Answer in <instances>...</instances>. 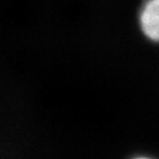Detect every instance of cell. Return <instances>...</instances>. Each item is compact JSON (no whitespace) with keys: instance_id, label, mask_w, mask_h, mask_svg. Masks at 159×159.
<instances>
[{"instance_id":"6da1fadb","label":"cell","mask_w":159,"mask_h":159,"mask_svg":"<svg viewBox=\"0 0 159 159\" xmlns=\"http://www.w3.org/2000/svg\"><path fill=\"white\" fill-rule=\"evenodd\" d=\"M139 26L149 40L159 43V0H145L139 11Z\"/></svg>"},{"instance_id":"7a4b0ae2","label":"cell","mask_w":159,"mask_h":159,"mask_svg":"<svg viewBox=\"0 0 159 159\" xmlns=\"http://www.w3.org/2000/svg\"><path fill=\"white\" fill-rule=\"evenodd\" d=\"M133 159H152V158H148V157H135Z\"/></svg>"}]
</instances>
